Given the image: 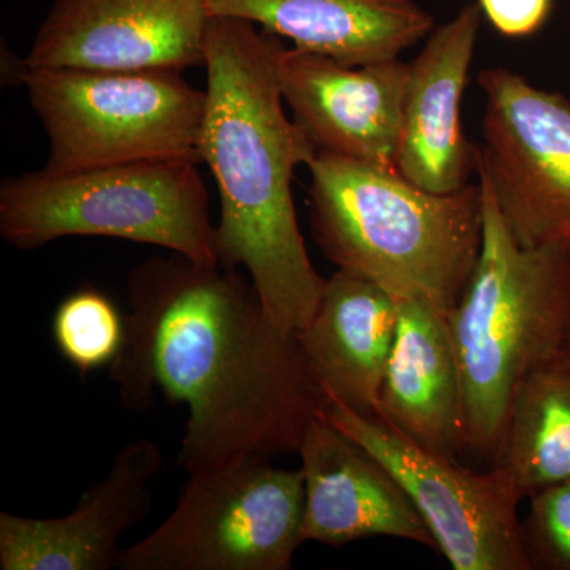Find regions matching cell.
<instances>
[{"label": "cell", "mask_w": 570, "mask_h": 570, "mask_svg": "<svg viewBox=\"0 0 570 570\" xmlns=\"http://www.w3.org/2000/svg\"><path fill=\"white\" fill-rule=\"evenodd\" d=\"M302 469L243 459L190 474L175 509L122 549L119 570H288L303 540Z\"/></svg>", "instance_id": "obj_7"}, {"label": "cell", "mask_w": 570, "mask_h": 570, "mask_svg": "<svg viewBox=\"0 0 570 570\" xmlns=\"http://www.w3.org/2000/svg\"><path fill=\"white\" fill-rule=\"evenodd\" d=\"M126 340L110 365L119 403L186 404L187 475L298 453L330 407L295 333L275 325L238 269L154 255L127 277Z\"/></svg>", "instance_id": "obj_1"}, {"label": "cell", "mask_w": 570, "mask_h": 570, "mask_svg": "<svg viewBox=\"0 0 570 570\" xmlns=\"http://www.w3.org/2000/svg\"><path fill=\"white\" fill-rule=\"evenodd\" d=\"M277 77L292 118L318 153L396 170L409 63L393 59L348 67L283 47Z\"/></svg>", "instance_id": "obj_11"}, {"label": "cell", "mask_w": 570, "mask_h": 570, "mask_svg": "<svg viewBox=\"0 0 570 570\" xmlns=\"http://www.w3.org/2000/svg\"><path fill=\"white\" fill-rule=\"evenodd\" d=\"M324 415L393 472L453 570H530L521 539V497L508 472L464 466L343 404L330 403Z\"/></svg>", "instance_id": "obj_9"}, {"label": "cell", "mask_w": 570, "mask_h": 570, "mask_svg": "<svg viewBox=\"0 0 570 570\" xmlns=\"http://www.w3.org/2000/svg\"><path fill=\"white\" fill-rule=\"evenodd\" d=\"M482 18L479 2L468 3L433 29L409 63L396 171L430 193H459L478 170L479 149L463 132L460 107Z\"/></svg>", "instance_id": "obj_14"}, {"label": "cell", "mask_w": 570, "mask_h": 570, "mask_svg": "<svg viewBox=\"0 0 570 570\" xmlns=\"http://www.w3.org/2000/svg\"><path fill=\"white\" fill-rule=\"evenodd\" d=\"M478 175L509 234L527 249L570 254V100L515 71L485 69Z\"/></svg>", "instance_id": "obj_8"}, {"label": "cell", "mask_w": 570, "mask_h": 570, "mask_svg": "<svg viewBox=\"0 0 570 570\" xmlns=\"http://www.w3.org/2000/svg\"><path fill=\"white\" fill-rule=\"evenodd\" d=\"M208 190L195 160H148L51 175L9 176L0 186V235L20 250L67 236H105L164 247L219 265Z\"/></svg>", "instance_id": "obj_5"}, {"label": "cell", "mask_w": 570, "mask_h": 570, "mask_svg": "<svg viewBox=\"0 0 570 570\" xmlns=\"http://www.w3.org/2000/svg\"><path fill=\"white\" fill-rule=\"evenodd\" d=\"M307 168L311 228L321 253L395 298H425L449 316L482 250L480 181L459 193H430L396 170L328 153Z\"/></svg>", "instance_id": "obj_3"}, {"label": "cell", "mask_w": 570, "mask_h": 570, "mask_svg": "<svg viewBox=\"0 0 570 570\" xmlns=\"http://www.w3.org/2000/svg\"><path fill=\"white\" fill-rule=\"evenodd\" d=\"M206 9L348 67L393 61L434 29L415 0H206Z\"/></svg>", "instance_id": "obj_17"}, {"label": "cell", "mask_w": 570, "mask_h": 570, "mask_svg": "<svg viewBox=\"0 0 570 570\" xmlns=\"http://www.w3.org/2000/svg\"><path fill=\"white\" fill-rule=\"evenodd\" d=\"M491 468L508 472L521 499L570 479V363L539 366L520 382Z\"/></svg>", "instance_id": "obj_18"}, {"label": "cell", "mask_w": 570, "mask_h": 570, "mask_svg": "<svg viewBox=\"0 0 570 570\" xmlns=\"http://www.w3.org/2000/svg\"><path fill=\"white\" fill-rule=\"evenodd\" d=\"M521 539L530 570H570V479L530 497Z\"/></svg>", "instance_id": "obj_20"}, {"label": "cell", "mask_w": 570, "mask_h": 570, "mask_svg": "<svg viewBox=\"0 0 570 570\" xmlns=\"http://www.w3.org/2000/svg\"><path fill=\"white\" fill-rule=\"evenodd\" d=\"M206 0H55L29 69L178 70L204 67Z\"/></svg>", "instance_id": "obj_10"}, {"label": "cell", "mask_w": 570, "mask_h": 570, "mask_svg": "<svg viewBox=\"0 0 570 570\" xmlns=\"http://www.w3.org/2000/svg\"><path fill=\"white\" fill-rule=\"evenodd\" d=\"M483 17L510 39L539 32L550 18L553 0H479Z\"/></svg>", "instance_id": "obj_21"}, {"label": "cell", "mask_w": 570, "mask_h": 570, "mask_svg": "<svg viewBox=\"0 0 570 570\" xmlns=\"http://www.w3.org/2000/svg\"><path fill=\"white\" fill-rule=\"evenodd\" d=\"M283 47L254 22L212 17L200 160L219 190V265L246 268L269 318L296 333L316 313L326 279L307 254L292 197L295 168L309 167L318 151L285 115L277 77Z\"/></svg>", "instance_id": "obj_2"}, {"label": "cell", "mask_w": 570, "mask_h": 570, "mask_svg": "<svg viewBox=\"0 0 570 570\" xmlns=\"http://www.w3.org/2000/svg\"><path fill=\"white\" fill-rule=\"evenodd\" d=\"M21 85L50 140L47 174L148 160L202 164L206 91L183 71L28 67Z\"/></svg>", "instance_id": "obj_6"}, {"label": "cell", "mask_w": 570, "mask_h": 570, "mask_svg": "<svg viewBox=\"0 0 570 570\" xmlns=\"http://www.w3.org/2000/svg\"><path fill=\"white\" fill-rule=\"evenodd\" d=\"M52 337L59 354L86 376L115 362L126 340V316L99 288L81 287L56 307Z\"/></svg>", "instance_id": "obj_19"}, {"label": "cell", "mask_w": 570, "mask_h": 570, "mask_svg": "<svg viewBox=\"0 0 570 570\" xmlns=\"http://www.w3.org/2000/svg\"><path fill=\"white\" fill-rule=\"evenodd\" d=\"M566 360L570 363V347L568 348V352H566Z\"/></svg>", "instance_id": "obj_22"}, {"label": "cell", "mask_w": 570, "mask_h": 570, "mask_svg": "<svg viewBox=\"0 0 570 570\" xmlns=\"http://www.w3.org/2000/svg\"><path fill=\"white\" fill-rule=\"evenodd\" d=\"M305 478L303 540L341 547L373 538L438 543L406 491L376 455L321 415L298 450Z\"/></svg>", "instance_id": "obj_13"}, {"label": "cell", "mask_w": 570, "mask_h": 570, "mask_svg": "<svg viewBox=\"0 0 570 570\" xmlns=\"http://www.w3.org/2000/svg\"><path fill=\"white\" fill-rule=\"evenodd\" d=\"M164 463L156 441L137 439L118 450L107 475L67 515L29 519L0 512V569H118L119 540L151 512Z\"/></svg>", "instance_id": "obj_12"}, {"label": "cell", "mask_w": 570, "mask_h": 570, "mask_svg": "<svg viewBox=\"0 0 570 570\" xmlns=\"http://www.w3.org/2000/svg\"><path fill=\"white\" fill-rule=\"evenodd\" d=\"M483 193V243L474 275L449 314L461 377L463 455L491 468L520 382L570 347V254L527 249Z\"/></svg>", "instance_id": "obj_4"}, {"label": "cell", "mask_w": 570, "mask_h": 570, "mask_svg": "<svg viewBox=\"0 0 570 570\" xmlns=\"http://www.w3.org/2000/svg\"><path fill=\"white\" fill-rule=\"evenodd\" d=\"M397 299V330L377 419L420 448L460 460L461 377L448 316L425 298Z\"/></svg>", "instance_id": "obj_16"}, {"label": "cell", "mask_w": 570, "mask_h": 570, "mask_svg": "<svg viewBox=\"0 0 570 570\" xmlns=\"http://www.w3.org/2000/svg\"><path fill=\"white\" fill-rule=\"evenodd\" d=\"M397 330V299L381 285L336 269L314 316L295 333L330 403L377 417L379 393Z\"/></svg>", "instance_id": "obj_15"}]
</instances>
